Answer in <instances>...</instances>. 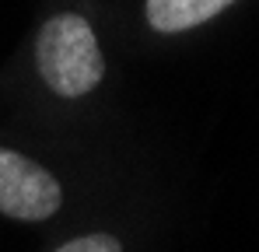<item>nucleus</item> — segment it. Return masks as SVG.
Returning a JSON list of instances; mask_svg holds the SVG:
<instances>
[{"label":"nucleus","mask_w":259,"mask_h":252,"mask_svg":"<svg viewBox=\"0 0 259 252\" xmlns=\"http://www.w3.org/2000/svg\"><path fill=\"white\" fill-rule=\"evenodd\" d=\"M70 207V182L49 158L0 140V217L46 224Z\"/></svg>","instance_id":"nucleus-2"},{"label":"nucleus","mask_w":259,"mask_h":252,"mask_svg":"<svg viewBox=\"0 0 259 252\" xmlns=\"http://www.w3.org/2000/svg\"><path fill=\"white\" fill-rule=\"evenodd\" d=\"M53 252H126V238L119 231L98 228V231H81L70 242H60Z\"/></svg>","instance_id":"nucleus-4"},{"label":"nucleus","mask_w":259,"mask_h":252,"mask_svg":"<svg viewBox=\"0 0 259 252\" xmlns=\"http://www.w3.org/2000/svg\"><path fill=\"white\" fill-rule=\"evenodd\" d=\"M245 0H133V21L158 42L189 39Z\"/></svg>","instance_id":"nucleus-3"},{"label":"nucleus","mask_w":259,"mask_h":252,"mask_svg":"<svg viewBox=\"0 0 259 252\" xmlns=\"http://www.w3.org/2000/svg\"><path fill=\"white\" fill-rule=\"evenodd\" d=\"M25 77L46 105L81 109L102 98L109 53L98 14L81 0L56 4L25 46Z\"/></svg>","instance_id":"nucleus-1"}]
</instances>
